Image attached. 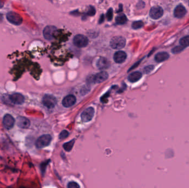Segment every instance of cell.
Here are the masks:
<instances>
[{
    "instance_id": "cell-29",
    "label": "cell",
    "mask_w": 189,
    "mask_h": 188,
    "mask_svg": "<svg viewBox=\"0 0 189 188\" xmlns=\"http://www.w3.org/2000/svg\"><path fill=\"white\" fill-rule=\"evenodd\" d=\"M105 20V16L103 15H101L100 16V19L99 20V24H102Z\"/></svg>"
},
{
    "instance_id": "cell-32",
    "label": "cell",
    "mask_w": 189,
    "mask_h": 188,
    "mask_svg": "<svg viewBox=\"0 0 189 188\" xmlns=\"http://www.w3.org/2000/svg\"><path fill=\"white\" fill-rule=\"evenodd\" d=\"M2 15L0 13V22H1L2 20Z\"/></svg>"
},
{
    "instance_id": "cell-1",
    "label": "cell",
    "mask_w": 189,
    "mask_h": 188,
    "mask_svg": "<svg viewBox=\"0 0 189 188\" xmlns=\"http://www.w3.org/2000/svg\"><path fill=\"white\" fill-rule=\"evenodd\" d=\"M126 41L122 36H115L110 41V46L116 50L123 48L125 45Z\"/></svg>"
},
{
    "instance_id": "cell-27",
    "label": "cell",
    "mask_w": 189,
    "mask_h": 188,
    "mask_svg": "<svg viewBox=\"0 0 189 188\" xmlns=\"http://www.w3.org/2000/svg\"><path fill=\"white\" fill-rule=\"evenodd\" d=\"M154 69V66L153 65H149L148 66H146V67L144 69V71L146 74H149Z\"/></svg>"
},
{
    "instance_id": "cell-24",
    "label": "cell",
    "mask_w": 189,
    "mask_h": 188,
    "mask_svg": "<svg viewBox=\"0 0 189 188\" xmlns=\"http://www.w3.org/2000/svg\"><path fill=\"white\" fill-rule=\"evenodd\" d=\"M69 135V132H68V131H67V130H63V131L60 132V135H59V139H60V140L65 139H66V138L68 137Z\"/></svg>"
},
{
    "instance_id": "cell-10",
    "label": "cell",
    "mask_w": 189,
    "mask_h": 188,
    "mask_svg": "<svg viewBox=\"0 0 189 188\" xmlns=\"http://www.w3.org/2000/svg\"><path fill=\"white\" fill-rule=\"evenodd\" d=\"M56 31V27L55 26H46L43 30V36L44 38L48 41H52L54 39V34Z\"/></svg>"
},
{
    "instance_id": "cell-8",
    "label": "cell",
    "mask_w": 189,
    "mask_h": 188,
    "mask_svg": "<svg viewBox=\"0 0 189 188\" xmlns=\"http://www.w3.org/2000/svg\"><path fill=\"white\" fill-rule=\"evenodd\" d=\"M163 8L158 6H154L149 11V15L153 19H158L161 18L163 15Z\"/></svg>"
},
{
    "instance_id": "cell-17",
    "label": "cell",
    "mask_w": 189,
    "mask_h": 188,
    "mask_svg": "<svg viewBox=\"0 0 189 188\" xmlns=\"http://www.w3.org/2000/svg\"><path fill=\"white\" fill-rule=\"evenodd\" d=\"M169 58V54L166 52H160L155 56V60L157 62H161L166 61Z\"/></svg>"
},
{
    "instance_id": "cell-26",
    "label": "cell",
    "mask_w": 189,
    "mask_h": 188,
    "mask_svg": "<svg viewBox=\"0 0 189 188\" xmlns=\"http://www.w3.org/2000/svg\"><path fill=\"white\" fill-rule=\"evenodd\" d=\"M106 17L108 19V21H111L112 19L113 18V9L110 8L109 10H108L106 14Z\"/></svg>"
},
{
    "instance_id": "cell-6",
    "label": "cell",
    "mask_w": 189,
    "mask_h": 188,
    "mask_svg": "<svg viewBox=\"0 0 189 188\" xmlns=\"http://www.w3.org/2000/svg\"><path fill=\"white\" fill-rule=\"evenodd\" d=\"M94 108L89 107L84 110L81 115V118L83 122H87L91 121L94 118Z\"/></svg>"
},
{
    "instance_id": "cell-19",
    "label": "cell",
    "mask_w": 189,
    "mask_h": 188,
    "mask_svg": "<svg viewBox=\"0 0 189 188\" xmlns=\"http://www.w3.org/2000/svg\"><path fill=\"white\" fill-rule=\"evenodd\" d=\"M127 18L126 15L124 14H121L120 15H118L117 17L116 18V22L117 24L118 25H123L125 24L127 22Z\"/></svg>"
},
{
    "instance_id": "cell-13",
    "label": "cell",
    "mask_w": 189,
    "mask_h": 188,
    "mask_svg": "<svg viewBox=\"0 0 189 188\" xmlns=\"http://www.w3.org/2000/svg\"><path fill=\"white\" fill-rule=\"evenodd\" d=\"M17 126L22 129H28L31 125L30 120L27 118L23 117H19L17 118Z\"/></svg>"
},
{
    "instance_id": "cell-15",
    "label": "cell",
    "mask_w": 189,
    "mask_h": 188,
    "mask_svg": "<svg viewBox=\"0 0 189 188\" xmlns=\"http://www.w3.org/2000/svg\"><path fill=\"white\" fill-rule=\"evenodd\" d=\"M187 13V10L184 6L179 5L176 6L174 11V16L178 18L184 17Z\"/></svg>"
},
{
    "instance_id": "cell-30",
    "label": "cell",
    "mask_w": 189,
    "mask_h": 188,
    "mask_svg": "<svg viewBox=\"0 0 189 188\" xmlns=\"http://www.w3.org/2000/svg\"><path fill=\"white\" fill-rule=\"evenodd\" d=\"M141 61H142V60H140V61L137 62V63H135V64H134V65H133V66H132V67H131V68H130V70H129V71H130V70H133V69H134V68H135L136 67H137V66H138V65L140 64V62H141Z\"/></svg>"
},
{
    "instance_id": "cell-18",
    "label": "cell",
    "mask_w": 189,
    "mask_h": 188,
    "mask_svg": "<svg viewBox=\"0 0 189 188\" xmlns=\"http://www.w3.org/2000/svg\"><path fill=\"white\" fill-rule=\"evenodd\" d=\"M142 77V74L139 71H135L130 74L128 77L129 81L134 83L138 81Z\"/></svg>"
},
{
    "instance_id": "cell-21",
    "label": "cell",
    "mask_w": 189,
    "mask_h": 188,
    "mask_svg": "<svg viewBox=\"0 0 189 188\" xmlns=\"http://www.w3.org/2000/svg\"><path fill=\"white\" fill-rule=\"evenodd\" d=\"M143 26H144V23L142 21L137 20L133 22V23L132 24V28H133V29L137 30L142 28Z\"/></svg>"
},
{
    "instance_id": "cell-25",
    "label": "cell",
    "mask_w": 189,
    "mask_h": 188,
    "mask_svg": "<svg viewBox=\"0 0 189 188\" xmlns=\"http://www.w3.org/2000/svg\"><path fill=\"white\" fill-rule=\"evenodd\" d=\"M184 48L183 46H182V45L178 46L175 47L172 50V52L174 53H180L181 51H182L184 50Z\"/></svg>"
},
{
    "instance_id": "cell-5",
    "label": "cell",
    "mask_w": 189,
    "mask_h": 188,
    "mask_svg": "<svg viewBox=\"0 0 189 188\" xmlns=\"http://www.w3.org/2000/svg\"><path fill=\"white\" fill-rule=\"evenodd\" d=\"M42 103L47 108L52 109L55 106L57 103V100L56 98L53 96L51 94H46L43 97Z\"/></svg>"
},
{
    "instance_id": "cell-3",
    "label": "cell",
    "mask_w": 189,
    "mask_h": 188,
    "mask_svg": "<svg viewBox=\"0 0 189 188\" xmlns=\"http://www.w3.org/2000/svg\"><path fill=\"white\" fill-rule=\"evenodd\" d=\"M73 43L78 48H85L89 44V39L84 35L77 34L73 39Z\"/></svg>"
},
{
    "instance_id": "cell-22",
    "label": "cell",
    "mask_w": 189,
    "mask_h": 188,
    "mask_svg": "<svg viewBox=\"0 0 189 188\" xmlns=\"http://www.w3.org/2000/svg\"><path fill=\"white\" fill-rule=\"evenodd\" d=\"M180 45L183 46L184 48H186L189 46V36H184L180 40Z\"/></svg>"
},
{
    "instance_id": "cell-12",
    "label": "cell",
    "mask_w": 189,
    "mask_h": 188,
    "mask_svg": "<svg viewBox=\"0 0 189 188\" xmlns=\"http://www.w3.org/2000/svg\"><path fill=\"white\" fill-rule=\"evenodd\" d=\"M127 58V53L125 51H118L115 53L113 55V60L117 64H122Z\"/></svg>"
},
{
    "instance_id": "cell-9",
    "label": "cell",
    "mask_w": 189,
    "mask_h": 188,
    "mask_svg": "<svg viewBox=\"0 0 189 188\" xmlns=\"http://www.w3.org/2000/svg\"><path fill=\"white\" fill-rule=\"evenodd\" d=\"M9 99L12 103L15 105H21L23 104L25 98L23 94L20 93H15L9 96Z\"/></svg>"
},
{
    "instance_id": "cell-7",
    "label": "cell",
    "mask_w": 189,
    "mask_h": 188,
    "mask_svg": "<svg viewBox=\"0 0 189 188\" xmlns=\"http://www.w3.org/2000/svg\"><path fill=\"white\" fill-rule=\"evenodd\" d=\"M15 122V118L9 114L5 115L3 118V125L6 130H10L12 129Z\"/></svg>"
},
{
    "instance_id": "cell-4",
    "label": "cell",
    "mask_w": 189,
    "mask_h": 188,
    "mask_svg": "<svg viewBox=\"0 0 189 188\" xmlns=\"http://www.w3.org/2000/svg\"><path fill=\"white\" fill-rule=\"evenodd\" d=\"M6 18L11 23L15 26L20 25L23 22V19L21 16L15 12H8L6 15Z\"/></svg>"
},
{
    "instance_id": "cell-31",
    "label": "cell",
    "mask_w": 189,
    "mask_h": 188,
    "mask_svg": "<svg viewBox=\"0 0 189 188\" xmlns=\"http://www.w3.org/2000/svg\"><path fill=\"white\" fill-rule=\"evenodd\" d=\"M3 6V3L2 1V0H0V8L2 7Z\"/></svg>"
},
{
    "instance_id": "cell-14",
    "label": "cell",
    "mask_w": 189,
    "mask_h": 188,
    "mask_svg": "<svg viewBox=\"0 0 189 188\" xmlns=\"http://www.w3.org/2000/svg\"><path fill=\"white\" fill-rule=\"evenodd\" d=\"M108 78V72L102 71L95 75L94 76L93 79L95 83H100L103 82L106 80H107Z\"/></svg>"
},
{
    "instance_id": "cell-11",
    "label": "cell",
    "mask_w": 189,
    "mask_h": 188,
    "mask_svg": "<svg viewBox=\"0 0 189 188\" xmlns=\"http://www.w3.org/2000/svg\"><path fill=\"white\" fill-rule=\"evenodd\" d=\"M77 102V98L74 95L70 94L64 98L62 101V104L65 108H69L74 105Z\"/></svg>"
},
{
    "instance_id": "cell-28",
    "label": "cell",
    "mask_w": 189,
    "mask_h": 188,
    "mask_svg": "<svg viewBox=\"0 0 189 188\" xmlns=\"http://www.w3.org/2000/svg\"><path fill=\"white\" fill-rule=\"evenodd\" d=\"M68 188H80V186L74 182H71L70 183H68Z\"/></svg>"
},
{
    "instance_id": "cell-20",
    "label": "cell",
    "mask_w": 189,
    "mask_h": 188,
    "mask_svg": "<svg viewBox=\"0 0 189 188\" xmlns=\"http://www.w3.org/2000/svg\"><path fill=\"white\" fill-rule=\"evenodd\" d=\"M74 143L75 140H71L69 142L64 143V145H63V148H64V150H65L67 152H70L73 149Z\"/></svg>"
},
{
    "instance_id": "cell-23",
    "label": "cell",
    "mask_w": 189,
    "mask_h": 188,
    "mask_svg": "<svg viewBox=\"0 0 189 188\" xmlns=\"http://www.w3.org/2000/svg\"><path fill=\"white\" fill-rule=\"evenodd\" d=\"M96 13V10L94 8V7H93L92 6H90L89 9L87 12V13H86V15H89V16H93Z\"/></svg>"
},
{
    "instance_id": "cell-16",
    "label": "cell",
    "mask_w": 189,
    "mask_h": 188,
    "mask_svg": "<svg viewBox=\"0 0 189 188\" xmlns=\"http://www.w3.org/2000/svg\"><path fill=\"white\" fill-rule=\"evenodd\" d=\"M96 66L100 70L108 69L110 66V61L105 58H101L97 61Z\"/></svg>"
},
{
    "instance_id": "cell-2",
    "label": "cell",
    "mask_w": 189,
    "mask_h": 188,
    "mask_svg": "<svg viewBox=\"0 0 189 188\" xmlns=\"http://www.w3.org/2000/svg\"><path fill=\"white\" fill-rule=\"evenodd\" d=\"M52 137L49 134L42 135L38 137L36 142V147L38 148H43L48 146L51 143Z\"/></svg>"
}]
</instances>
